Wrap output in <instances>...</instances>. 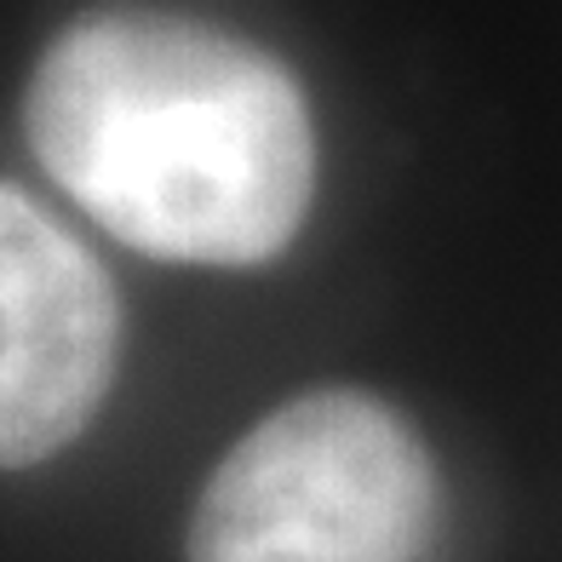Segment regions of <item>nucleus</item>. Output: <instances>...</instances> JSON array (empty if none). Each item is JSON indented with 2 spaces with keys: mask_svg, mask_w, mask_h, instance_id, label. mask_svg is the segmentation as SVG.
Segmentation results:
<instances>
[{
  "mask_svg": "<svg viewBox=\"0 0 562 562\" xmlns=\"http://www.w3.org/2000/svg\"><path fill=\"white\" fill-rule=\"evenodd\" d=\"M23 133L75 207L167 265H270L316 201L299 75L224 23L161 7L64 23L35 58Z\"/></svg>",
  "mask_w": 562,
  "mask_h": 562,
  "instance_id": "nucleus-1",
  "label": "nucleus"
},
{
  "mask_svg": "<svg viewBox=\"0 0 562 562\" xmlns=\"http://www.w3.org/2000/svg\"><path fill=\"white\" fill-rule=\"evenodd\" d=\"M437 465L385 396L327 385L229 448L190 517V562H425Z\"/></svg>",
  "mask_w": 562,
  "mask_h": 562,
  "instance_id": "nucleus-2",
  "label": "nucleus"
},
{
  "mask_svg": "<svg viewBox=\"0 0 562 562\" xmlns=\"http://www.w3.org/2000/svg\"><path fill=\"white\" fill-rule=\"evenodd\" d=\"M121 368V299L81 236L0 184V465L64 453Z\"/></svg>",
  "mask_w": 562,
  "mask_h": 562,
  "instance_id": "nucleus-3",
  "label": "nucleus"
}]
</instances>
